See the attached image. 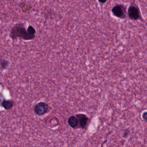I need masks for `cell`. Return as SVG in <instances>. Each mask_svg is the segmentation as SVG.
Instances as JSON below:
<instances>
[{
  "mask_svg": "<svg viewBox=\"0 0 147 147\" xmlns=\"http://www.w3.org/2000/svg\"><path fill=\"white\" fill-rule=\"evenodd\" d=\"M129 134V131L128 129H125L123 132V136L124 138H127Z\"/></svg>",
  "mask_w": 147,
  "mask_h": 147,
  "instance_id": "8",
  "label": "cell"
},
{
  "mask_svg": "<svg viewBox=\"0 0 147 147\" xmlns=\"http://www.w3.org/2000/svg\"><path fill=\"white\" fill-rule=\"evenodd\" d=\"M142 118L144 121H146V122H147V111L144 112L142 114Z\"/></svg>",
  "mask_w": 147,
  "mask_h": 147,
  "instance_id": "9",
  "label": "cell"
},
{
  "mask_svg": "<svg viewBox=\"0 0 147 147\" xmlns=\"http://www.w3.org/2000/svg\"><path fill=\"white\" fill-rule=\"evenodd\" d=\"M127 15L131 20H143L140 9L134 0L129 5L127 11Z\"/></svg>",
  "mask_w": 147,
  "mask_h": 147,
  "instance_id": "1",
  "label": "cell"
},
{
  "mask_svg": "<svg viewBox=\"0 0 147 147\" xmlns=\"http://www.w3.org/2000/svg\"><path fill=\"white\" fill-rule=\"evenodd\" d=\"M98 1L99 2L101 3H105L107 1V0H98Z\"/></svg>",
  "mask_w": 147,
  "mask_h": 147,
  "instance_id": "11",
  "label": "cell"
},
{
  "mask_svg": "<svg viewBox=\"0 0 147 147\" xmlns=\"http://www.w3.org/2000/svg\"><path fill=\"white\" fill-rule=\"evenodd\" d=\"M111 12L115 17L119 19H125L127 18V9L122 4H117L113 7Z\"/></svg>",
  "mask_w": 147,
  "mask_h": 147,
  "instance_id": "2",
  "label": "cell"
},
{
  "mask_svg": "<svg viewBox=\"0 0 147 147\" xmlns=\"http://www.w3.org/2000/svg\"><path fill=\"white\" fill-rule=\"evenodd\" d=\"M7 62H6V61H3V62H2V63H1V65L3 67H5V66H7Z\"/></svg>",
  "mask_w": 147,
  "mask_h": 147,
  "instance_id": "10",
  "label": "cell"
},
{
  "mask_svg": "<svg viewBox=\"0 0 147 147\" xmlns=\"http://www.w3.org/2000/svg\"><path fill=\"white\" fill-rule=\"evenodd\" d=\"M68 123L71 127L75 128L78 124V120L77 117L72 116L69 118L68 120Z\"/></svg>",
  "mask_w": 147,
  "mask_h": 147,
  "instance_id": "5",
  "label": "cell"
},
{
  "mask_svg": "<svg viewBox=\"0 0 147 147\" xmlns=\"http://www.w3.org/2000/svg\"><path fill=\"white\" fill-rule=\"evenodd\" d=\"M27 32L29 34L33 35L35 33V29L32 26H29L27 28Z\"/></svg>",
  "mask_w": 147,
  "mask_h": 147,
  "instance_id": "7",
  "label": "cell"
},
{
  "mask_svg": "<svg viewBox=\"0 0 147 147\" xmlns=\"http://www.w3.org/2000/svg\"><path fill=\"white\" fill-rule=\"evenodd\" d=\"M77 117L78 120L79 126L81 129H84L87 125L88 118L85 115L83 114H79L77 115Z\"/></svg>",
  "mask_w": 147,
  "mask_h": 147,
  "instance_id": "4",
  "label": "cell"
},
{
  "mask_svg": "<svg viewBox=\"0 0 147 147\" xmlns=\"http://www.w3.org/2000/svg\"><path fill=\"white\" fill-rule=\"evenodd\" d=\"M48 110V105L45 102L38 103L37 104L34 108V111L35 114L38 116H42L47 113Z\"/></svg>",
  "mask_w": 147,
  "mask_h": 147,
  "instance_id": "3",
  "label": "cell"
},
{
  "mask_svg": "<svg viewBox=\"0 0 147 147\" xmlns=\"http://www.w3.org/2000/svg\"><path fill=\"white\" fill-rule=\"evenodd\" d=\"M1 105L3 108L7 110L11 109L13 107V102L11 100H3Z\"/></svg>",
  "mask_w": 147,
  "mask_h": 147,
  "instance_id": "6",
  "label": "cell"
}]
</instances>
